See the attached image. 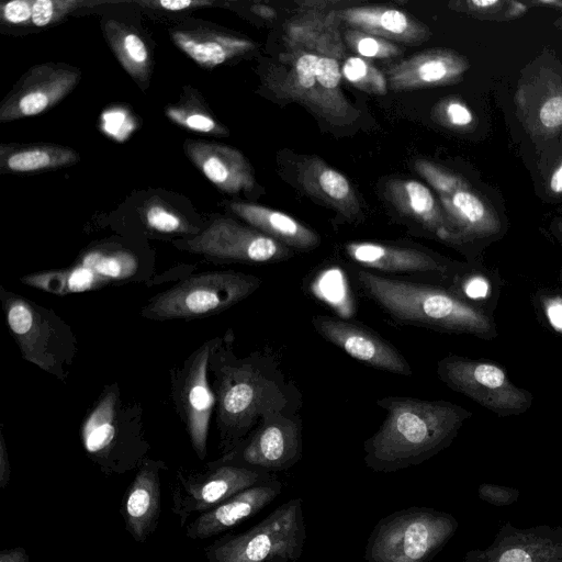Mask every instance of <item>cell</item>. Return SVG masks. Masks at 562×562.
Returning <instances> with one entry per match:
<instances>
[{
    "label": "cell",
    "instance_id": "obj_1",
    "mask_svg": "<svg viewBox=\"0 0 562 562\" xmlns=\"http://www.w3.org/2000/svg\"><path fill=\"white\" fill-rule=\"evenodd\" d=\"M226 336L210 361L222 454L246 439L268 413L301 403L272 356L256 351L236 358Z\"/></svg>",
    "mask_w": 562,
    "mask_h": 562
},
{
    "label": "cell",
    "instance_id": "obj_2",
    "mask_svg": "<svg viewBox=\"0 0 562 562\" xmlns=\"http://www.w3.org/2000/svg\"><path fill=\"white\" fill-rule=\"evenodd\" d=\"M376 404L386 416L364 441L363 461L380 473H393L435 457L452 443L472 416V412L445 400L385 396Z\"/></svg>",
    "mask_w": 562,
    "mask_h": 562
},
{
    "label": "cell",
    "instance_id": "obj_3",
    "mask_svg": "<svg viewBox=\"0 0 562 562\" xmlns=\"http://www.w3.org/2000/svg\"><path fill=\"white\" fill-rule=\"evenodd\" d=\"M355 279L363 294L398 324L472 335L485 340L498 336L492 313L449 288L364 269L357 270Z\"/></svg>",
    "mask_w": 562,
    "mask_h": 562
},
{
    "label": "cell",
    "instance_id": "obj_4",
    "mask_svg": "<svg viewBox=\"0 0 562 562\" xmlns=\"http://www.w3.org/2000/svg\"><path fill=\"white\" fill-rule=\"evenodd\" d=\"M80 436L86 454L105 475L139 468L150 450L142 406L125 398L116 382L106 385L89 409Z\"/></svg>",
    "mask_w": 562,
    "mask_h": 562
},
{
    "label": "cell",
    "instance_id": "obj_5",
    "mask_svg": "<svg viewBox=\"0 0 562 562\" xmlns=\"http://www.w3.org/2000/svg\"><path fill=\"white\" fill-rule=\"evenodd\" d=\"M339 61L300 50L280 56V64L268 68L266 87L279 99L295 101L333 125H348L359 111L345 97Z\"/></svg>",
    "mask_w": 562,
    "mask_h": 562
},
{
    "label": "cell",
    "instance_id": "obj_6",
    "mask_svg": "<svg viewBox=\"0 0 562 562\" xmlns=\"http://www.w3.org/2000/svg\"><path fill=\"white\" fill-rule=\"evenodd\" d=\"M0 301L22 358L65 381L79 350L71 327L54 311L4 286Z\"/></svg>",
    "mask_w": 562,
    "mask_h": 562
},
{
    "label": "cell",
    "instance_id": "obj_7",
    "mask_svg": "<svg viewBox=\"0 0 562 562\" xmlns=\"http://www.w3.org/2000/svg\"><path fill=\"white\" fill-rule=\"evenodd\" d=\"M459 528L457 518L431 507H409L381 518L364 548L367 562H431Z\"/></svg>",
    "mask_w": 562,
    "mask_h": 562
},
{
    "label": "cell",
    "instance_id": "obj_8",
    "mask_svg": "<svg viewBox=\"0 0 562 562\" xmlns=\"http://www.w3.org/2000/svg\"><path fill=\"white\" fill-rule=\"evenodd\" d=\"M306 540L302 498H292L250 529L226 535L205 549L207 562H297Z\"/></svg>",
    "mask_w": 562,
    "mask_h": 562
},
{
    "label": "cell",
    "instance_id": "obj_9",
    "mask_svg": "<svg viewBox=\"0 0 562 562\" xmlns=\"http://www.w3.org/2000/svg\"><path fill=\"white\" fill-rule=\"evenodd\" d=\"M261 279L236 271L203 272L158 293L142 308L153 321L191 319L221 313L248 297Z\"/></svg>",
    "mask_w": 562,
    "mask_h": 562
},
{
    "label": "cell",
    "instance_id": "obj_10",
    "mask_svg": "<svg viewBox=\"0 0 562 562\" xmlns=\"http://www.w3.org/2000/svg\"><path fill=\"white\" fill-rule=\"evenodd\" d=\"M344 251L364 270L451 290L471 267L424 248L386 243L349 241L344 245Z\"/></svg>",
    "mask_w": 562,
    "mask_h": 562
},
{
    "label": "cell",
    "instance_id": "obj_11",
    "mask_svg": "<svg viewBox=\"0 0 562 562\" xmlns=\"http://www.w3.org/2000/svg\"><path fill=\"white\" fill-rule=\"evenodd\" d=\"M436 371L448 387L499 417L521 415L532 405V394L516 386L496 362L449 355L438 361Z\"/></svg>",
    "mask_w": 562,
    "mask_h": 562
},
{
    "label": "cell",
    "instance_id": "obj_12",
    "mask_svg": "<svg viewBox=\"0 0 562 562\" xmlns=\"http://www.w3.org/2000/svg\"><path fill=\"white\" fill-rule=\"evenodd\" d=\"M296 406L273 411L238 446L217 462L276 474L295 465L303 456L302 420Z\"/></svg>",
    "mask_w": 562,
    "mask_h": 562
},
{
    "label": "cell",
    "instance_id": "obj_13",
    "mask_svg": "<svg viewBox=\"0 0 562 562\" xmlns=\"http://www.w3.org/2000/svg\"><path fill=\"white\" fill-rule=\"evenodd\" d=\"M277 475L262 470L214 460L203 471L179 469L172 490V512L180 526L193 514H202L237 493L271 481Z\"/></svg>",
    "mask_w": 562,
    "mask_h": 562
},
{
    "label": "cell",
    "instance_id": "obj_14",
    "mask_svg": "<svg viewBox=\"0 0 562 562\" xmlns=\"http://www.w3.org/2000/svg\"><path fill=\"white\" fill-rule=\"evenodd\" d=\"M223 337L206 340L171 371V393L191 446L200 460L206 457L210 420L215 397L209 381L210 361Z\"/></svg>",
    "mask_w": 562,
    "mask_h": 562
},
{
    "label": "cell",
    "instance_id": "obj_15",
    "mask_svg": "<svg viewBox=\"0 0 562 562\" xmlns=\"http://www.w3.org/2000/svg\"><path fill=\"white\" fill-rule=\"evenodd\" d=\"M176 245L211 259L248 263L278 262L293 255L291 248L225 216L215 218L202 232Z\"/></svg>",
    "mask_w": 562,
    "mask_h": 562
},
{
    "label": "cell",
    "instance_id": "obj_16",
    "mask_svg": "<svg viewBox=\"0 0 562 562\" xmlns=\"http://www.w3.org/2000/svg\"><path fill=\"white\" fill-rule=\"evenodd\" d=\"M137 269L136 257L130 251L92 250L67 269L24 276L20 281L46 292L64 295L132 278L137 273Z\"/></svg>",
    "mask_w": 562,
    "mask_h": 562
},
{
    "label": "cell",
    "instance_id": "obj_17",
    "mask_svg": "<svg viewBox=\"0 0 562 562\" xmlns=\"http://www.w3.org/2000/svg\"><path fill=\"white\" fill-rule=\"evenodd\" d=\"M312 325L326 341L367 366L400 375L413 374L404 356L363 324L333 315H314Z\"/></svg>",
    "mask_w": 562,
    "mask_h": 562
},
{
    "label": "cell",
    "instance_id": "obj_18",
    "mask_svg": "<svg viewBox=\"0 0 562 562\" xmlns=\"http://www.w3.org/2000/svg\"><path fill=\"white\" fill-rule=\"evenodd\" d=\"M80 70L59 64L29 69L2 101L0 122L41 114L61 101L79 82Z\"/></svg>",
    "mask_w": 562,
    "mask_h": 562
},
{
    "label": "cell",
    "instance_id": "obj_19",
    "mask_svg": "<svg viewBox=\"0 0 562 562\" xmlns=\"http://www.w3.org/2000/svg\"><path fill=\"white\" fill-rule=\"evenodd\" d=\"M460 562H562V527L506 521L487 547L467 551Z\"/></svg>",
    "mask_w": 562,
    "mask_h": 562
},
{
    "label": "cell",
    "instance_id": "obj_20",
    "mask_svg": "<svg viewBox=\"0 0 562 562\" xmlns=\"http://www.w3.org/2000/svg\"><path fill=\"white\" fill-rule=\"evenodd\" d=\"M469 66L456 50L430 48L387 65L384 75L391 90L405 91L457 82Z\"/></svg>",
    "mask_w": 562,
    "mask_h": 562
},
{
    "label": "cell",
    "instance_id": "obj_21",
    "mask_svg": "<svg viewBox=\"0 0 562 562\" xmlns=\"http://www.w3.org/2000/svg\"><path fill=\"white\" fill-rule=\"evenodd\" d=\"M168 469L161 460L146 459L122 498L120 513L126 531L144 543L156 530L161 513L160 476Z\"/></svg>",
    "mask_w": 562,
    "mask_h": 562
},
{
    "label": "cell",
    "instance_id": "obj_22",
    "mask_svg": "<svg viewBox=\"0 0 562 562\" xmlns=\"http://www.w3.org/2000/svg\"><path fill=\"white\" fill-rule=\"evenodd\" d=\"M449 225L446 244L464 249L470 244L487 240L502 231L501 220L491 204L471 188L448 196H439Z\"/></svg>",
    "mask_w": 562,
    "mask_h": 562
},
{
    "label": "cell",
    "instance_id": "obj_23",
    "mask_svg": "<svg viewBox=\"0 0 562 562\" xmlns=\"http://www.w3.org/2000/svg\"><path fill=\"white\" fill-rule=\"evenodd\" d=\"M282 486V482L276 476L271 481L237 493L210 510L200 514L187 525L186 537L203 540L239 525L270 505L281 494Z\"/></svg>",
    "mask_w": 562,
    "mask_h": 562
},
{
    "label": "cell",
    "instance_id": "obj_24",
    "mask_svg": "<svg viewBox=\"0 0 562 562\" xmlns=\"http://www.w3.org/2000/svg\"><path fill=\"white\" fill-rule=\"evenodd\" d=\"M515 100L530 134L550 137L562 131V78L553 70H540L519 87Z\"/></svg>",
    "mask_w": 562,
    "mask_h": 562
},
{
    "label": "cell",
    "instance_id": "obj_25",
    "mask_svg": "<svg viewBox=\"0 0 562 562\" xmlns=\"http://www.w3.org/2000/svg\"><path fill=\"white\" fill-rule=\"evenodd\" d=\"M184 150L198 169L221 191L236 194L255 186L251 166L236 148L188 139Z\"/></svg>",
    "mask_w": 562,
    "mask_h": 562
},
{
    "label": "cell",
    "instance_id": "obj_26",
    "mask_svg": "<svg viewBox=\"0 0 562 562\" xmlns=\"http://www.w3.org/2000/svg\"><path fill=\"white\" fill-rule=\"evenodd\" d=\"M341 23L390 42L418 45L430 37L427 25L406 12L384 5H358L337 10Z\"/></svg>",
    "mask_w": 562,
    "mask_h": 562
},
{
    "label": "cell",
    "instance_id": "obj_27",
    "mask_svg": "<svg viewBox=\"0 0 562 562\" xmlns=\"http://www.w3.org/2000/svg\"><path fill=\"white\" fill-rule=\"evenodd\" d=\"M337 10L297 12L284 25L283 38L288 49L341 60L346 46Z\"/></svg>",
    "mask_w": 562,
    "mask_h": 562
},
{
    "label": "cell",
    "instance_id": "obj_28",
    "mask_svg": "<svg viewBox=\"0 0 562 562\" xmlns=\"http://www.w3.org/2000/svg\"><path fill=\"white\" fill-rule=\"evenodd\" d=\"M297 180L305 192L344 217L355 220L360 215V202L349 180L321 158L303 160L297 167Z\"/></svg>",
    "mask_w": 562,
    "mask_h": 562
},
{
    "label": "cell",
    "instance_id": "obj_29",
    "mask_svg": "<svg viewBox=\"0 0 562 562\" xmlns=\"http://www.w3.org/2000/svg\"><path fill=\"white\" fill-rule=\"evenodd\" d=\"M385 195L401 214L447 243L449 225L446 215L425 184L416 180L393 179L385 184Z\"/></svg>",
    "mask_w": 562,
    "mask_h": 562
},
{
    "label": "cell",
    "instance_id": "obj_30",
    "mask_svg": "<svg viewBox=\"0 0 562 562\" xmlns=\"http://www.w3.org/2000/svg\"><path fill=\"white\" fill-rule=\"evenodd\" d=\"M229 209L251 227L291 249L310 250L319 244L314 231L278 210L244 202H232Z\"/></svg>",
    "mask_w": 562,
    "mask_h": 562
},
{
    "label": "cell",
    "instance_id": "obj_31",
    "mask_svg": "<svg viewBox=\"0 0 562 562\" xmlns=\"http://www.w3.org/2000/svg\"><path fill=\"white\" fill-rule=\"evenodd\" d=\"M170 36L178 48L205 69H212L255 47L249 40L210 30H175Z\"/></svg>",
    "mask_w": 562,
    "mask_h": 562
},
{
    "label": "cell",
    "instance_id": "obj_32",
    "mask_svg": "<svg viewBox=\"0 0 562 562\" xmlns=\"http://www.w3.org/2000/svg\"><path fill=\"white\" fill-rule=\"evenodd\" d=\"M79 155L70 147L54 144H3L0 147L2 172L30 173L74 165Z\"/></svg>",
    "mask_w": 562,
    "mask_h": 562
},
{
    "label": "cell",
    "instance_id": "obj_33",
    "mask_svg": "<svg viewBox=\"0 0 562 562\" xmlns=\"http://www.w3.org/2000/svg\"><path fill=\"white\" fill-rule=\"evenodd\" d=\"M103 31L122 67L139 85L146 82L150 76L151 60L143 38L133 29L115 20L106 21Z\"/></svg>",
    "mask_w": 562,
    "mask_h": 562
},
{
    "label": "cell",
    "instance_id": "obj_34",
    "mask_svg": "<svg viewBox=\"0 0 562 562\" xmlns=\"http://www.w3.org/2000/svg\"><path fill=\"white\" fill-rule=\"evenodd\" d=\"M501 278L481 266H471L453 291L467 301L492 313L501 296Z\"/></svg>",
    "mask_w": 562,
    "mask_h": 562
},
{
    "label": "cell",
    "instance_id": "obj_35",
    "mask_svg": "<svg viewBox=\"0 0 562 562\" xmlns=\"http://www.w3.org/2000/svg\"><path fill=\"white\" fill-rule=\"evenodd\" d=\"M166 115L177 125L195 133L226 135L227 130L201 104L199 98L182 99L168 105Z\"/></svg>",
    "mask_w": 562,
    "mask_h": 562
},
{
    "label": "cell",
    "instance_id": "obj_36",
    "mask_svg": "<svg viewBox=\"0 0 562 562\" xmlns=\"http://www.w3.org/2000/svg\"><path fill=\"white\" fill-rule=\"evenodd\" d=\"M341 75L348 82L364 92L376 95H384L387 92L389 86L384 72L362 57L346 58L341 66Z\"/></svg>",
    "mask_w": 562,
    "mask_h": 562
},
{
    "label": "cell",
    "instance_id": "obj_37",
    "mask_svg": "<svg viewBox=\"0 0 562 562\" xmlns=\"http://www.w3.org/2000/svg\"><path fill=\"white\" fill-rule=\"evenodd\" d=\"M342 37L345 44L364 59H389L401 55L403 52L393 42L349 27L345 31Z\"/></svg>",
    "mask_w": 562,
    "mask_h": 562
},
{
    "label": "cell",
    "instance_id": "obj_38",
    "mask_svg": "<svg viewBox=\"0 0 562 562\" xmlns=\"http://www.w3.org/2000/svg\"><path fill=\"white\" fill-rule=\"evenodd\" d=\"M144 222L149 228L164 234H191L195 232L180 214L159 200L146 204Z\"/></svg>",
    "mask_w": 562,
    "mask_h": 562
},
{
    "label": "cell",
    "instance_id": "obj_39",
    "mask_svg": "<svg viewBox=\"0 0 562 562\" xmlns=\"http://www.w3.org/2000/svg\"><path fill=\"white\" fill-rule=\"evenodd\" d=\"M415 169L436 190L439 196H448L454 192L470 188V184L461 176L445 167L426 159H417Z\"/></svg>",
    "mask_w": 562,
    "mask_h": 562
},
{
    "label": "cell",
    "instance_id": "obj_40",
    "mask_svg": "<svg viewBox=\"0 0 562 562\" xmlns=\"http://www.w3.org/2000/svg\"><path fill=\"white\" fill-rule=\"evenodd\" d=\"M432 117L439 124L456 131H468L474 124V115L470 108L456 97L439 101L434 106Z\"/></svg>",
    "mask_w": 562,
    "mask_h": 562
},
{
    "label": "cell",
    "instance_id": "obj_41",
    "mask_svg": "<svg viewBox=\"0 0 562 562\" xmlns=\"http://www.w3.org/2000/svg\"><path fill=\"white\" fill-rule=\"evenodd\" d=\"M94 3L82 0H34L32 24L37 27L48 26L80 7Z\"/></svg>",
    "mask_w": 562,
    "mask_h": 562
},
{
    "label": "cell",
    "instance_id": "obj_42",
    "mask_svg": "<svg viewBox=\"0 0 562 562\" xmlns=\"http://www.w3.org/2000/svg\"><path fill=\"white\" fill-rule=\"evenodd\" d=\"M518 488L498 485L495 483H482L477 487L479 498L490 505L504 507L515 504L519 498Z\"/></svg>",
    "mask_w": 562,
    "mask_h": 562
},
{
    "label": "cell",
    "instance_id": "obj_43",
    "mask_svg": "<svg viewBox=\"0 0 562 562\" xmlns=\"http://www.w3.org/2000/svg\"><path fill=\"white\" fill-rule=\"evenodd\" d=\"M34 0H13L0 5L3 22L13 25L32 24Z\"/></svg>",
    "mask_w": 562,
    "mask_h": 562
},
{
    "label": "cell",
    "instance_id": "obj_44",
    "mask_svg": "<svg viewBox=\"0 0 562 562\" xmlns=\"http://www.w3.org/2000/svg\"><path fill=\"white\" fill-rule=\"evenodd\" d=\"M142 5L170 12H179L189 9H198L203 7H210L213 2L207 0H153V1H139Z\"/></svg>",
    "mask_w": 562,
    "mask_h": 562
},
{
    "label": "cell",
    "instance_id": "obj_45",
    "mask_svg": "<svg viewBox=\"0 0 562 562\" xmlns=\"http://www.w3.org/2000/svg\"><path fill=\"white\" fill-rule=\"evenodd\" d=\"M11 479V464L3 431H0V488H5Z\"/></svg>",
    "mask_w": 562,
    "mask_h": 562
},
{
    "label": "cell",
    "instance_id": "obj_46",
    "mask_svg": "<svg viewBox=\"0 0 562 562\" xmlns=\"http://www.w3.org/2000/svg\"><path fill=\"white\" fill-rule=\"evenodd\" d=\"M459 5H464L465 10L471 12H479V13H487L492 11H497L499 7L505 4L504 1H497V0H491V1H477V0H470L465 2H459Z\"/></svg>",
    "mask_w": 562,
    "mask_h": 562
},
{
    "label": "cell",
    "instance_id": "obj_47",
    "mask_svg": "<svg viewBox=\"0 0 562 562\" xmlns=\"http://www.w3.org/2000/svg\"><path fill=\"white\" fill-rule=\"evenodd\" d=\"M0 562H30L26 550L22 547H15L0 552Z\"/></svg>",
    "mask_w": 562,
    "mask_h": 562
},
{
    "label": "cell",
    "instance_id": "obj_48",
    "mask_svg": "<svg viewBox=\"0 0 562 562\" xmlns=\"http://www.w3.org/2000/svg\"><path fill=\"white\" fill-rule=\"evenodd\" d=\"M546 311L552 326L562 329V300H552Z\"/></svg>",
    "mask_w": 562,
    "mask_h": 562
},
{
    "label": "cell",
    "instance_id": "obj_49",
    "mask_svg": "<svg viewBox=\"0 0 562 562\" xmlns=\"http://www.w3.org/2000/svg\"><path fill=\"white\" fill-rule=\"evenodd\" d=\"M548 188L553 195H562V159L552 170Z\"/></svg>",
    "mask_w": 562,
    "mask_h": 562
},
{
    "label": "cell",
    "instance_id": "obj_50",
    "mask_svg": "<svg viewBox=\"0 0 562 562\" xmlns=\"http://www.w3.org/2000/svg\"><path fill=\"white\" fill-rule=\"evenodd\" d=\"M251 11L266 20H272L276 16L274 9L266 4H255L251 7Z\"/></svg>",
    "mask_w": 562,
    "mask_h": 562
},
{
    "label": "cell",
    "instance_id": "obj_51",
    "mask_svg": "<svg viewBox=\"0 0 562 562\" xmlns=\"http://www.w3.org/2000/svg\"><path fill=\"white\" fill-rule=\"evenodd\" d=\"M552 231L554 233V235L557 236V238L560 240V243L562 244V220L560 221H557L553 225H552Z\"/></svg>",
    "mask_w": 562,
    "mask_h": 562
}]
</instances>
